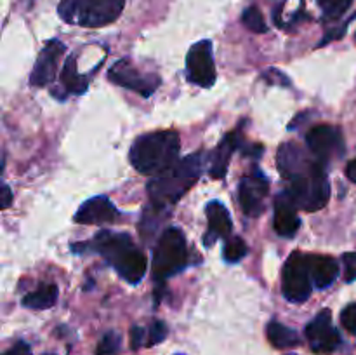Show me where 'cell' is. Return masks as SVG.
Returning <instances> with one entry per match:
<instances>
[{
    "label": "cell",
    "mask_w": 356,
    "mask_h": 355,
    "mask_svg": "<svg viewBox=\"0 0 356 355\" xmlns=\"http://www.w3.org/2000/svg\"><path fill=\"white\" fill-rule=\"evenodd\" d=\"M72 251L76 254L97 253L103 256L118 275L129 284H139L148 268L145 253L134 246L131 235L125 232L101 230L89 242L72 244Z\"/></svg>",
    "instance_id": "1"
},
{
    "label": "cell",
    "mask_w": 356,
    "mask_h": 355,
    "mask_svg": "<svg viewBox=\"0 0 356 355\" xmlns=\"http://www.w3.org/2000/svg\"><path fill=\"white\" fill-rule=\"evenodd\" d=\"M202 169H204V152L191 153L177 160L169 169L162 171L148 181L146 190H148L149 200L163 207L176 204L197 183Z\"/></svg>",
    "instance_id": "2"
},
{
    "label": "cell",
    "mask_w": 356,
    "mask_h": 355,
    "mask_svg": "<svg viewBox=\"0 0 356 355\" xmlns=\"http://www.w3.org/2000/svg\"><path fill=\"white\" fill-rule=\"evenodd\" d=\"M181 141L176 131H155L132 143L129 159L132 167L145 176H156L177 162Z\"/></svg>",
    "instance_id": "3"
},
{
    "label": "cell",
    "mask_w": 356,
    "mask_h": 355,
    "mask_svg": "<svg viewBox=\"0 0 356 355\" xmlns=\"http://www.w3.org/2000/svg\"><path fill=\"white\" fill-rule=\"evenodd\" d=\"M296 207L306 212H315L323 209L330 198V183L325 173V162L315 159L302 173L289 180L285 190Z\"/></svg>",
    "instance_id": "4"
},
{
    "label": "cell",
    "mask_w": 356,
    "mask_h": 355,
    "mask_svg": "<svg viewBox=\"0 0 356 355\" xmlns=\"http://www.w3.org/2000/svg\"><path fill=\"white\" fill-rule=\"evenodd\" d=\"M125 0H61L58 14L65 23L83 28H101L120 17Z\"/></svg>",
    "instance_id": "5"
},
{
    "label": "cell",
    "mask_w": 356,
    "mask_h": 355,
    "mask_svg": "<svg viewBox=\"0 0 356 355\" xmlns=\"http://www.w3.org/2000/svg\"><path fill=\"white\" fill-rule=\"evenodd\" d=\"M188 265V244L183 230L170 226L160 235L153 251V277L163 285L167 278L179 274Z\"/></svg>",
    "instance_id": "6"
},
{
    "label": "cell",
    "mask_w": 356,
    "mask_h": 355,
    "mask_svg": "<svg viewBox=\"0 0 356 355\" xmlns=\"http://www.w3.org/2000/svg\"><path fill=\"white\" fill-rule=\"evenodd\" d=\"M312 275L306 256L299 251L287 258L282 271V292L292 303H302L312 296Z\"/></svg>",
    "instance_id": "7"
},
{
    "label": "cell",
    "mask_w": 356,
    "mask_h": 355,
    "mask_svg": "<svg viewBox=\"0 0 356 355\" xmlns=\"http://www.w3.org/2000/svg\"><path fill=\"white\" fill-rule=\"evenodd\" d=\"M108 79L115 86L125 87L129 90L141 94L143 97H148L160 87V77L155 73L139 72L129 59H120L115 63L108 72Z\"/></svg>",
    "instance_id": "8"
},
{
    "label": "cell",
    "mask_w": 356,
    "mask_h": 355,
    "mask_svg": "<svg viewBox=\"0 0 356 355\" xmlns=\"http://www.w3.org/2000/svg\"><path fill=\"white\" fill-rule=\"evenodd\" d=\"M186 77L198 87L209 89L214 86L216 65L211 40H200L191 45L186 54Z\"/></svg>",
    "instance_id": "9"
},
{
    "label": "cell",
    "mask_w": 356,
    "mask_h": 355,
    "mask_svg": "<svg viewBox=\"0 0 356 355\" xmlns=\"http://www.w3.org/2000/svg\"><path fill=\"white\" fill-rule=\"evenodd\" d=\"M306 145H308L309 152L315 155V159L322 160V162L339 159V157L344 155V150H346L341 129L327 124L313 127L306 134Z\"/></svg>",
    "instance_id": "10"
},
{
    "label": "cell",
    "mask_w": 356,
    "mask_h": 355,
    "mask_svg": "<svg viewBox=\"0 0 356 355\" xmlns=\"http://www.w3.org/2000/svg\"><path fill=\"white\" fill-rule=\"evenodd\" d=\"M305 333L312 350L318 355L334 354L341 345V334L332 326V313L329 308L316 313L315 319L306 326Z\"/></svg>",
    "instance_id": "11"
},
{
    "label": "cell",
    "mask_w": 356,
    "mask_h": 355,
    "mask_svg": "<svg viewBox=\"0 0 356 355\" xmlns=\"http://www.w3.org/2000/svg\"><path fill=\"white\" fill-rule=\"evenodd\" d=\"M268 191H270V181L264 176V173L254 167L250 174L243 176L240 181L238 200L242 205V211L250 218H257V216L263 214V200L266 198Z\"/></svg>",
    "instance_id": "12"
},
{
    "label": "cell",
    "mask_w": 356,
    "mask_h": 355,
    "mask_svg": "<svg viewBox=\"0 0 356 355\" xmlns=\"http://www.w3.org/2000/svg\"><path fill=\"white\" fill-rule=\"evenodd\" d=\"M66 47L63 42L58 38H52L47 44L42 47L40 54H38L37 61H35L33 70L30 75V84L33 87H44L54 80L56 73H58L59 59L65 54Z\"/></svg>",
    "instance_id": "13"
},
{
    "label": "cell",
    "mask_w": 356,
    "mask_h": 355,
    "mask_svg": "<svg viewBox=\"0 0 356 355\" xmlns=\"http://www.w3.org/2000/svg\"><path fill=\"white\" fill-rule=\"evenodd\" d=\"M120 218L122 212L104 195L89 198L75 212V223L79 225H104V223L120 221Z\"/></svg>",
    "instance_id": "14"
},
{
    "label": "cell",
    "mask_w": 356,
    "mask_h": 355,
    "mask_svg": "<svg viewBox=\"0 0 356 355\" xmlns=\"http://www.w3.org/2000/svg\"><path fill=\"white\" fill-rule=\"evenodd\" d=\"M205 212H207L209 226L204 235V246L212 247L219 239H229L233 223L226 205L219 200H212L205 207Z\"/></svg>",
    "instance_id": "15"
},
{
    "label": "cell",
    "mask_w": 356,
    "mask_h": 355,
    "mask_svg": "<svg viewBox=\"0 0 356 355\" xmlns=\"http://www.w3.org/2000/svg\"><path fill=\"white\" fill-rule=\"evenodd\" d=\"M243 145L245 143H243L242 125L225 136V139L219 143L218 148L211 153V176L214 180H222L226 176L232 155L235 153V150H242Z\"/></svg>",
    "instance_id": "16"
},
{
    "label": "cell",
    "mask_w": 356,
    "mask_h": 355,
    "mask_svg": "<svg viewBox=\"0 0 356 355\" xmlns=\"http://www.w3.org/2000/svg\"><path fill=\"white\" fill-rule=\"evenodd\" d=\"M312 162L313 159H309V157L306 155V152L298 145V143L289 141L284 143V145L278 148L277 167L284 180H292V178L298 176L299 173H302Z\"/></svg>",
    "instance_id": "17"
},
{
    "label": "cell",
    "mask_w": 356,
    "mask_h": 355,
    "mask_svg": "<svg viewBox=\"0 0 356 355\" xmlns=\"http://www.w3.org/2000/svg\"><path fill=\"white\" fill-rule=\"evenodd\" d=\"M275 232L280 237H294L301 226V219L298 216V207L289 197L287 191H282L275 198Z\"/></svg>",
    "instance_id": "18"
},
{
    "label": "cell",
    "mask_w": 356,
    "mask_h": 355,
    "mask_svg": "<svg viewBox=\"0 0 356 355\" xmlns=\"http://www.w3.org/2000/svg\"><path fill=\"white\" fill-rule=\"evenodd\" d=\"M306 261H308L312 281L316 287L325 289L336 282L339 275V263L334 258L323 256V254H306Z\"/></svg>",
    "instance_id": "19"
},
{
    "label": "cell",
    "mask_w": 356,
    "mask_h": 355,
    "mask_svg": "<svg viewBox=\"0 0 356 355\" xmlns=\"http://www.w3.org/2000/svg\"><path fill=\"white\" fill-rule=\"evenodd\" d=\"M266 336L270 343L278 350H285V348H296L301 345V338L291 327L284 326L282 322L271 320L266 327Z\"/></svg>",
    "instance_id": "20"
},
{
    "label": "cell",
    "mask_w": 356,
    "mask_h": 355,
    "mask_svg": "<svg viewBox=\"0 0 356 355\" xmlns=\"http://www.w3.org/2000/svg\"><path fill=\"white\" fill-rule=\"evenodd\" d=\"M58 285L56 284H42L33 292H28L23 298V305L31 310H47L56 305L58 301Z\"/></svg>",
    "instance_id": "21"
},
{
    "label": "cell",
    "mask_w": 356,
    "mask_h": 355,
    "mask_svg": "<svg viewBox=\"0 0 356 355\" xmlns=\"http://www.w3.org/2000/svg\"><path fill=\"white\" fill-rule=\"evenodd\" d=\"M61 84L68 94H83L89 87V80L79 73L75 56H70L65 61V66L61 70Z\"/></svg>",
    "instance_id": "22"
},
{
    "label": "cell",
    "mask_w": 356,
    "mask_h": 355,
    "mask_svg": "<svg viewBox=\"0 0 356 355\" xmlns=\"http://www.w3.org/2000/svg\"><path fill=\"white\" fill-rule=\"evenodd\" d=\"M165 212L167 207H163V205L153 204V202L148 204V207L143 212L141 223L138 225L139 232H141V235L145 237V239H149V237L155 235L156 226L162 223V218H165Z\"/></svg>",
    "instance_id": "23"
},
{
    "label": "cell",
    "mask_w": 356,
    "mask_h": 355,
    "mask_svg": "<svg viewBox=\"0 0 356 355\" xmlns=\"http://www.w3.org/2000/svg\"><path fill=\"white\" fill-rule=\"evenodd\" d=\"M325 21H337L351 7L353 0H316Z\"/></svg>",
    "instance_id": "24"
},
{
    "label": "cell",
    "mask_w": 356,
    "mask_h": 355,
    "mask_svg": "<svg viewBox=\"0 0 356 355\" xmlns=\"http://www.w3.org/2000/svg\"><path fill=\"white\" fill-rule=\"evenodd\" d=\"M247 244L245 240L240 237H229L225 244V251H222V258L228 263H238L242 258L247 256Z\"/></svg>",
    "instance_id": "25"
},
{
    "label": "cell",
    "mask_w": 356,
    "mask_h": 355,
    "mask_svg": "<svg viewBox=\"0 0 356 355\" xmlns=\"http://www.w3.org/2000/svg\"><path fill=\"white\" fill-rule=\"evenodd\" d=\"M242 23L245 24L247 30L254 31V33H266L268 31L266 21H264L263 14H261V10L256 6H250L243 10Z\"/></svg>",
    "instance_id": "26"
},
{
    "label": "cell",
    "mask_w": 356,
    "mask_h": 355,
    "mask_svg": "<svg viewBox=\"0 0 356 355\" xmlns=\"http://www.w3.org/2000/svg\"><path fill=\"white\" fill-rule=\"evenodd\" d=\"M122 347V338L120 334L115 333V331H108L101 341L97 343L96 355H117L118 350Z\"/></svg>",
    "instance_id": "27"
},
{
    "label": "cell",
    "mask_w": 356,
    "mask_h": 355,
    "mask_svg": "<svg viewBox=\"0 0 356 355\" xmlns=\"http://www.w3.org/2000/svg\"><path fill=\"white\" fill-rule=\"evenodd\" d=\"M167 326L162 320H153V324L148 329V338H146V347H153V345L162 343L167 338Z\"/></svg>",
    "instance_id": "28"
},
{
    "label": "cell",
    "mask_w": 356,
    "mask_h": 355,
    "mask_svg": "<svg viewBox=\"0 0 356 355\" xmlns=\"http://www.w3.org/2000/svg\"><path fill=\"white\" fill-rule=\"evenodd\" d=\"M341 324L348 333L356 334V303H351L341 312Z\"/></svg>",
    "instance_id": "29"
},
{
    "label": "cell",
    "mask_w": 356,
    "mask_h": 355,
    "mask_svg": "<svg viewBox=\"0 0 356 355\" xmlns=\"http://www.w3.org/2000/svg\"><path fill=\"white\" fill-rule=\"evenodd\" d=\"M344 265V281L353 282L356 281V253L343 254Z\"/></svg>",
    "instance_id": "30"
},
{
    "label": "cell",
    "mask_w": 356,
    "mask_h": 355,
    "mask_svg": "<svg viewBox=\"0 0 356 355\" xmlns=\"http://www.w3.org/2000/svg\"><path fill=\"white\" fill-rule=\"evenodd\" d=\"M146 334H148V333H146L143 327H138V326L132 327V329H131V348H132V350H138L139 347L146 345L145 338H148Z\"/></svg>",
    "instance_id": "31"
},
{
    "label": "cell",
    "mask_w": 356,
    "mask_h": 355,
    "mask_svg": "<svg viewBox=\"0 0 356 355\" xmlns=\"http://www.w3.org/2000/svg\"><path fill=\"white\" fill-rule=\"evenodd\" d=\"M3 355H31V348L30 345L24 343V341H19V343L14 345L13 348H9Z\"/></svg>",
    "instance_id": "32"
},
{
    "label": "cell",
    "mask_w": 356,
    "mask_h": 355,
    "mask_svg": "<svg viewBox=\"0 0 356 355\" xmlns=\"http://www.w3.org/2000/svg\"><path fill=\"white\" fill-rule=\"evenodd\" d=\"M10 202H13V194H10V188L7 187V184H3V187H2V200H0V205L6 209V207H9Z\"/></svg>",
    "instance_id": "33"
},
{
    "label": "cell",
    "mask_w": 356,
    "mask_h": 355,
    "mask_svg": "<svg viewBox=\"0 0 356 355\" xmlns=\"http://www.w3.org/2000/svg\"><path fill=\"white\" fill-rule=\"evenodd\" d=\"M346 176L350 178V181H353V183H356V159L351 160V162L348 164Z\"/></svg>",
    "instance_id": "34"
},
{
    "label": "cell",
    "mask_w": 356,
    "mask_h": 355,
    "mask_svg": "<svg viewBox=\"0 0 356 355\" xmlns=\"http://www.w3.org/2000/svg\"><path fill=\"white\" fill-rule=\"evenodd\" d=\"M45 355H54V354H45Z\"/></svg>",
    "instance_id": "35"
},
{
    "label": "cell",
    "mask_w": 356,
    "mask_h": 355,
    "mask_svg": "<svg viewBox=\"0 0 356 355\" xmlns=\"http://www.w3.org/2000/svg\"><path fill=\"white\" fill-rule=\"evenodd\" d=\"M291 355H292V354H291Z\"/></svg>",
    "instance_id": "36"
}]
</instances>
